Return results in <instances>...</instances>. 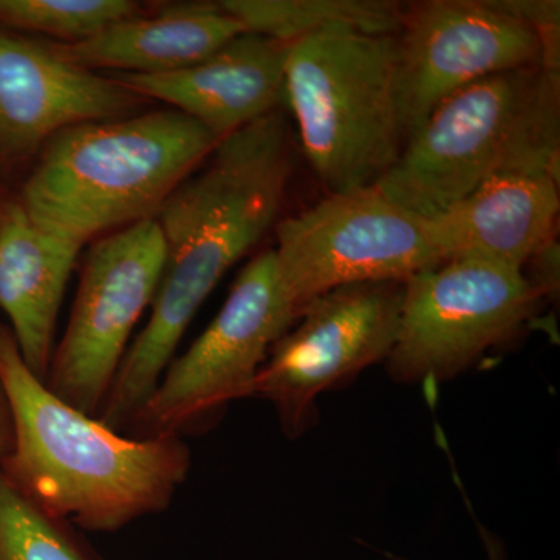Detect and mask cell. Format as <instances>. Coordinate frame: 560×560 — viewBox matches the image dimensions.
Listing matches in <instances>:
<instances>
[{
	"instance_id": "19",
	"label": "cell",
	"mask_w": 560,
	"mask_h": 560,
	"mask_svg": "<svg viewBox=\"0 0 560 560\" xmlns=\"http://www.w3.org/2000/svg\"><path fill=\"white\" fill-rule=\"evenodd\" d=\"M0 560H90L70 526L55 521L0 470Z\"/></svg>"
},
{
	"instance_id": "12",
	"label": "cell",
	"mask_w": 560,
	"mask_h": 560,
	"mask_svg": "<svg viewBox=\"0 0 560 560\" xmlns=\"http://www.w3.org/2000/svg\"><path fill=\"white\" fill-rule=\"evenodd\" d=\"M142 97L60 57L51 44L0 31V150L24 158L66 128L117 119Z\"/></svg>"
},
{
	"instance_id": "11",
	"label": "cell",
	"mask_w": 560,
	"mask_h": 560,
	"mask_svg": "<svg viewBox=\"0 0 560 560\" xmlns=\"http://www.w3.org/2000/svg\"><path fill=\"white\" fill-rule=\"evenodd\" d=\"M404 283L341 287L308 305L272 346L250 397L271 401L294 438L315 418L318 396L388 360L399 331Z\"/></svg>"
},
{
	"instance_id": "16",
	"label": "cell",
	"mask_w": 560,
	"mask_h": 560,
	"mask_svg": "<svg viewBox=\"0 0 560 560\" xmlns=\"http://www.w3.org/2000/svg\"><path fill=\"white\" fill-rule=\"evenodd\" d=\"M220 2L175 3L151 16L114 22L81 43H51L60 57L81 68L117 73L172 72L201 61L243 33Z\"/></svg>"
},
{
	"instance_id": "15",
	"label": "cell",
	"mask_w": 560,
	"mask_h": 560,
	"mask_svg": "<svg viewBox=\"0 0 560 560\" xmlns=\"http://www.w3.org/2000/svg\"><path fill=\"white\" fill-rule=\"evenodd\" d=\"M81 248L38 226L20 201L0 206V311L25 364L43 381Z\"/></svg>"
},
{
	"instance_id": "8",
	"label": "cell",
	"mask_w": 560,
	"mask_h": 560,
	"mask_svg": "<svg viewBox=\"0 0 560 560\" xmlns=\"http://www.w3.org/2000/svg\"><path fill=\"white\" fill-rule=\"evenodd\" d=\"M540 290L523 271L448 260L404 283L399 331L388 357L397 382L447 381L528 323Z\"/></svg>"
},
{
	"instance_id": "9",
	"label": "cell",
	"mask_w": 560,
	"mask_h": 560,
	"mask_svg": "<svg viewBox=\"0 0 560 560\" xmlns=\"http://www.w3.org/2000/svg\"><path fill=\"white\" fill-rule=\"evenodd\" d=\"M164 260L154 219L110 232L92 245L68 329L55 346L44 381L55 396L97 418L132 330L154 300Z\"/></svg>"
},
{
	"instance_id": "3",
	"label": "cell",
	"mask_w": 560,
	"mask_h": 560,
	"mask_svg": "<svg viewBox=\"0 0 560 560\" xmlns=\"http://www.w3.org/2000/svg\"><path fill=\"white\" fill-rule=\"evenodd\" d=\"M219 142L175 109L73 125L44 143L20 202L43 230L84 246L154 219Z\"/></svg>"
},
{
	"instance_id": "18",
	"label": "cell",
	"mask_w": 560,
	"mask_h": 560,
	"mask_svg": "<svg viewBox=\"0 0 560 560\" xmlns=\"http://www.w3.org/2000/svg\"><path fill=\"white\" fill-rule=\"evenodd\" d=\"M130 0H0V25L81 43L138 13Z\"/></svg>"
},
{
	"instance_id": "6",
	"label": "cell",
	"mask_w": 560,
	"mask_h": 560,
	"mask_svg": "<svg viewBox=\"0 0 560 560\" xmlns=\"http://www.w3.org/2000/svg\"><path fill=\"white\" fill-rule=\"evenodd\" d=\"M293 323L323 294L368 282H401L444 264L425 220L375 187L327 194L280 221L272 249Z\"/></svg>"
},
{
	"instance_id": "7",
	"label": "cell",
	"mask_w": 560,
	"mask_h": 560,
	"mask_svg": "<svg viewBox=\"0 0 560 560\" xmlns=\"http://www.w3.org/2000/svg\"><path fill=\"white\" fill-rule=\"evenodd\" d=\"M293 326L275 253L264 250L243 267L219 315L173 359L124 433L150 440L202 429L231 401L250 397L272 346Z\"/></svg>"
},
{
	"instance_id": "2",
	"label": "cell",
	"mask_w": 560,
	"mask_h": 560,
	"mask_svg": "<svg viewBox=\"0 0 560 560\" xmlns=\"http://www.w3.org/2000/svg\"><path fill=\"white\" fill-rule=\"evenodd\" d=\"M0 385L13 445L0 470L44 514L91 533H117L171 506L191 470L183 438L140 440L55 396L0 326Z\"/></svg>"
},
{
	"instance_id": "20",
	"label": "cell",
	"mask_w": 560,
	"mask_h": 560,
	"mask_svg": "<svg viewBox=\"0 0 560 560\" xmlns=\"http://www.w3.org/2000/svg\"><path fill=\"white\" fill-rule=\"evenodd\" d=\"M11 445H13V420H11L5 393L0 385V463L9 455Z\"/></svg>"
},
{
	"instance_id": "21",
	"label": "cell",
	"mask_w": 560,
	"mask_h": 560,
	"mask_svg": "<svg viewBox=\"0 0 560 560\" xmlns=\"http://www.w3.org/2000/svg\"><path fill=\"white\" fill-rule=\"evenodd\" d=\"M480 529L482 544H485L486 551H488L489 560H506V555H504V548L501 541L497 539L493 534H490L488 529L482 528V526Z\"/></svg>"
},
{
	"instance_id": "13",
	"label": "cell",
	"mask_w": 560,
	"mask_h": 560,
	"mask_svg": "<svg viewBox=\"0 0 560 560\" xmlns=\"http://www.w3.org/2000/svg\"><path fill=\"white\" fill-rule=\"evenodd\" d=\"M289 51V44L243 32L187 68L113 79L139 97L172 105L221 140L279 109Z\"/></svg>"
},
{
	"instance_id": "4",
	"label": "cell",
	"mask_w": 560,
	"mask_h": 560,
	"mask_svg": "<svg viewBox=\"0 0 560 560\" xmlns=\"http://www.w3.org/2000/svg\"><path fill=\"white\" fill-rule=\"evenodd\" d=\"M559 156L560 70H510L441 102L374 187L430 220L493 176H559Z\"/></svg>"
},
{
	"instance_id": "5",
	"label": "cell",
	"mask_w": 560,
	"mask_h": 560,
	"mask_svg": "<svg viewBox=\"0 0 560 560\" xmlns=\"http://www.w3.org/2000/svg\"><path fill=\"white\" fill-rule=\"evenodd\" d=\"M285 98L327 194L374 187L404 151L396 35L334 28L296 40Z\"/></svg>"
},
{
	"instance_id": "10",
	"label": "cell",
	"mask_w": 560,
	"mask_h": 560,
	"mask_svg": "<svg viewBox=\"0 0 560 560\" xmlns=\"http://www.w3.org/2000/svg\"><path fill=\"white\" fill-rule=\"evenodd\" d=\"M396 40L405 140L441 102L475 81L510 70L559 69L560 46L503 0L407 3Z\"/></svg>"
},
{
	"instance_id": "17",
	"label": "cell",
	"mask_w": 560,
	"mask_h": 560,
	"mask_svg": "<svg viewBox=\"0 0 560 560\" xmlns=\"http://www.w3.org/2000/svg\"><path fill=\"white\" fill-rule=\"evenodd\" d=\"M220 5L243 31L289 46L334 28L396 35L405 10L390 0H223Z\"/></svg>"
},
{
	"instance_id": "14",
	"label": "cell",
	"mask_w": 560,
	"mask_h": 560,
	"mask_svg": "<svg viewBox=\"0 0 560 560\" xmlns=\"http://www.w3.org/2000/svg\"><path fill=\"white\" fill-rule=\"evenodd\" d=\"M559 210V176L503 173L425 220L427 234L442 261L480 260L523 271L555 246Z\"/></svg>"
},
{
	"instance_id": "1",
	"label": "cell",
	"mask_w": 560,
	"mask_h": 560,
	"mask_svg": "<svg viewBox=\"0 0 560 560\" xmlns=\"http://www.w3.org/2000/svg\"><path fill=\"white\" fill-rule=\"evenodd\" d=\"M206 161L154 217L164 271L149 323L125 353L98 411L109 429L127 430L209 294L278 220L291 175L285 117L272 110L232 132Z\"/></svg>"
}]
</instances>
